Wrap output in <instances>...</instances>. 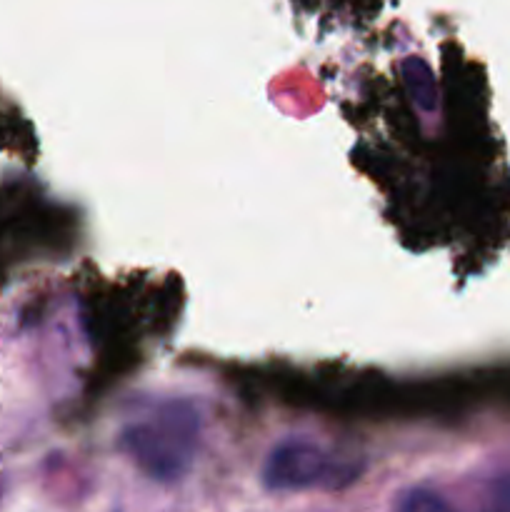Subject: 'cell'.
<instances>
[{
    "mask_svg": "<svg viewBox=\"0 0 510 512\" xmlns=\"http://www.w3.org/2000/svg\"><path fill=\"white\" fill-rule=\"evenodd\" d=\"M203 440V418L193 400L155 398L123 423L118 448L145 478L175 485L193 470Z\"/></svg>",
    "mask_w": 510,
    "mask_h": 512,
    "instance_id": "cell-1",
    "label": "cell"
},
{
    "mask_svg": "<svg viewBox=\"0 0 510 512\" xmlns=\"http://www.w3.org/2000/svg\"><path fill=\"white\" fill-rule=\"evenodd\" d=\"M360 463L310 438H285L265 455L260 480L273 493L343 490L355 483Z\"/></svg>",
    "mask_w": 510,
    "mask_h": 512,
    "instance_id": "cell-2",
    "label": "cell"
},
{
    "mask_svg": "<svg viewBox=\"0 0 510 512\" xmlns=\"http://www.w3.org/2000/svg\"><path fill=\"white\" fill-rule=\"evenodd\" d=\"M398 512H458L443 495L430 488H410L400 495Z\"/></svg>",
    "mask_w": 510,
    "mask_h": 512,
    "instance_id": "cell-3",
    "label": "cell"
},
{
    "mask_svg": "<svg viewBox=\"0 0 510 512\" xmlns=\"http://www.w3.org/2000/svg\"><path fill=\"white\" fill-rule=\"evenodd\" d=\"M483 512H510V473L490 480L485 488Z\"/></svg>",
    "mask_w": 510,
    "mask_h": 512,
    "instance_id": "cell-4",
    "label": "cell"
}]
</instances>
